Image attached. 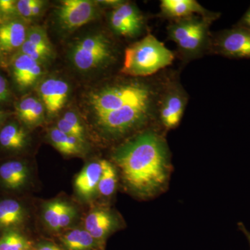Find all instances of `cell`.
<instances>
[{
  "label": "cell",
  "mask_w": 250,
  "mask_h": 250,
  "mask_svg": "<svg viewBox=\"0 0 250 250\" xmlns=\"http://www.w3.org/2000/svg\"><path fill=\"white\" fill-rule=\"evenodd\" d=\"M0 51H1V49H0Z\"/></svg>",
  "instance_id": "39"
},
{
  "label": "cell",
  "mask_w": 250,
  "mask_h": 250,
  "mask_svg": "<svg viewBox=\"0 0 250 250\" xmlns=\"http://www.w3.org/2000/svg\"><path fill=\"white\" fill-rule=\"evenodd\" d=\"M236 25L241 26L250 30V6Z\"/></svg>",
  "instance_id": "35"
},
{
  "label": "cell",
  "mask_w": 250,
  "mask_h": 250,
  "mask_svg": "<svg viewBox=\"0 0 250 250\" xmlns=\"http://www.w3.org/2000/svg\"><path fill=\"white\" fill-rule=\"evenodd\" d=\"M118 227V219L114 213L106 209L94 210L87 215L85 229L100 244Z\"/></svg>",
  "instance_id": "14"
},
{
  "label": "cell",
  "mask_w": 250,
  "mask_h": 250,
  "mask_svg": "<svg viewBox=\"0 0 250 250\" xmlns=\"http://www.w3.org/2000/svg\"><path fill=\"white\" fill-rule=\"evenodd\" d=\"M98 14L96 4L88 0H64L57 9L59 25L65 30H75L93 21Z\"/></svg>",
  "instance_id": "9"
},
{
  "label": "cell",
  "mask_w": 250,
  "mask_h": 250,
  "mask_svg": "<svg viewBox=\"0 0 250 250\" xmlns=\"http://www.w3.org/2000/svg\"><path fill=\"white\" fill-rule=\"evenodd\" d=\"M193 16L218 19L220 14L211 12L196 0H162L160 2L159 17L165 19H182Z\"/></svg>",
  "instance_id": "12"
},
{
  "label": "cell",
  "mask_w": 250,
  "mask_h": 250,
  "mask_svg": "<svg viewBox=\"0 0 250 250\" xmlns=\"http://www.w3.org/2000/svg\"><path fill=\"white\" fill-rule=\"evenodd\" d=\"M56 127L58 128L59 130L65 133V134L69 135V136H75V137L81 140L83 142H85V134H82L78 130L75 129L74 126H72L70 123H67L66 121H65L63 118H62V119L59 120Z\"/></svg>",
  "instance_id": "27"
},
{
  "label": "cell",
  "mask_w": 250,
  "mask_h": 250,
  "mask_svg": "<svg viewBox=\"0 0 250 250\" xmlns=\"http://www.w3.org/2000/svg\"><path fill=\"white\" fill-rule=\"evenodd\" d=\"M103 172L99 182L98 190L104 197H110L116 190L118 177L113 164L106 160H100Z\"/></svg>",
  "instance_id": "23"
},
{
  "label": "cell",
  "mask_w": 250,
  "mask_h": 250,
  "mask_svg": "<svg viewBox=\"0 0 250 250\" xmlns=\"http://www.w3.org/2000/svg\"><path fill=\"white\" fill-rule=\"evenodd\" d=\"M66 203L60 200H54L46 204L43 212L44 220L52 231L61 230V218Z\"/></svg>",
  "instance_id": "24"
},
{
  "label": "cell",
  "mask_w": 250,
  "mask_h": 250,
  "mask_svg": "<svg viewBox=\"0 0 250 250\" xmlns=\"http://www.w3.org/2000/svg\"><path fill=\"white\" fill-rule=\"evenodd\" d=\"M32 241L23 231L9 230L0 236V250L34 249Z\"/></svg>",
  "instance_id": "22"
},
{
  "label": "cell",
  "mask_w": 250,
  "mask_h": 250,
  "mask_svg": "<svg viewBox=\"0 0 250 250\" xmlns=\"http://www.w3.org/2000/svg\"><path fill=\"white\" fill-rule=\"evenodd\" d=\"M29 219L25 202L18 197H0V236L9 230L24 231Z\"/></svg>",
  "instance_id": "11"
},
{
  "label": "cell",
  "mask_w": 250,
  "mask_h": 250,
  "mask_svg": "<svg viewBox=\"0 0 250 250\" xmlns=\"http://www.w3.org/2000/svg\"><path fill=\"white\" fill-rule=\"evenodd\" d=\"M49 139L56 149L65 155H80L84 151V143L75 136H69L58 128L49 131Z\"/></svg>",
  "instance_id": "20"
},
{
  "label": "cell",
  "mask_w": 250,
  "mask_h": 250,
  "mask_svg": "<svg viewBox=\"0 0 250 250\" xmlns=\"http://www.w3.org/2000/svg\"><path fill=\"white\" fill-rule=\"evenodd\" d=\"M109 23L116 34L131 39L143 32L145 18L137 6L131 3L122 1L112 9Z\"/></svg>",
  "instance_id": "10"
},
{
  "label": "cell",
  "mask_w": 250,
  "mask_h": 250,
  "mask_svg": "<svg viewBox=\"0 0 250 250\" xmlns=\"http://www.w3.org/2000/svg\"><path fill=\"white\" fill-rule=\"evenodd\" d=\"M174 58L173 52L148 34L125 49L121 72L135 78H147L170 66Z\"/></svg>",
  "instance_id": "3"
},
{
  "label": "cell",
  "mask_w": 250,
  "mask_h": 250,
  "mask_svg": "<svg viewBox=\"0 0 250 250\" xmlns=\"http://www.w3.org/2000/svg\"><path fill=\"white\" fill-rule=\"evenodd\" d=\"M65 250H95L100 244L85 229H75L60 238Z\"/></svg>",
  "instance_id": "21"
},
{
  "label": "cell",
  "mask_w": 250,
  "mask_h": 250,
  "mask_svg": "<svg viewBox=\"0 0 250 250\" xmlns=\"http://www.w3.org/2000/svg\"><path fill=\"white\" fill-rule=\"evenodd\" d=\"M70 87L61 79L49 78L39 86V96L47 114L53 116L62 109L68 98Z\"/></svg>",
  "instance_id": "13"
},
{
  "label": "cell",
  "mask_w": 250,
  "mask_h": 250,
  "mask_svg": "<svg viewBox=\"0 0 250 250\" xmlns=\"http://www.w3.org/2000/svg\"><path fill=\"white\" fill-rule=\"evenodd\" d=\"M27 29L22 22L10 21L0 26V49L12 52L22 47L27 39Z\"/></svg>",
  "instance_id": "18"
},
{
  "label": "cell",
  "mask_w": 250,
  "mask_h": 250,
  "mask_svg": "<svg viewBox=\"0 0 250 250\" xmlns=\"http://www.w3.org/2000/svg\"><path fill=\"white\" fill-rule=\"evenodd\" d=\"M114 53L109 38L97 33L77 41L72 47L70 58L77 69L88 72L109 64L114 59Z\"/></svg>",
  "instance_id": "5"
},
{
  "label": "cell",
  "mask_w": 250,
  "mask_h": 250,
  "mask_svg": "<svg viewBox=\"0 0 250 250\" xmlns=\"http://www.w3.org/2000/svg\"><path fill=\"white\" fill-rule=\"evenodd\" d=\"M9 97V88L7 81L0 75V102L6 101Z\"/></svg>",
  "instance_id": "32"
},
{
  "label": "cell",
  "mask_w": 250,
  "mask_h": 250,
  "mask_svg": "<svg viewBox=\"0 0 250 250\" xmlns=\"http://www.w3.org/2000/svg\"><path fill=\"white\" fill-rule=\"evenodd\" d=\"M12 71L18 86L21 89H27L42 76V68L40 62L20 53L13 60Z\"/></svg>",
  "instance_id": "15"
},
{
  "label": "cell",
  "mask_w": 250,
  "mask_h": 250,
  "mask_svg": "<svg viewBox=\"0 0 250 250\" xmlns=\"http://www.w3.org/2000/svg\"><path fill=\"white\" fill-rule=\"evenodd\" d=\"M62 118H63L65 121H66L67 123H70V124L72 126H74L75 129L78 130L79 131H80L81 133L85 134L84 129H83V125H82V123H81L80 118H79L78 116H77L75 112H66V113L64 114Z\"/></svg>",
  "instance_id": "29"
},
{
  "label": "cell",
  "mask_w": 250,
  "mask_h": 250,
  "mask_svg": "<svg viewBox=\"0 0 250 250\" xmlns=\"http://www.w3.org/2000/svg\"><path fill=\"white\" fill-rule=\"evenodd\" d=\"M30 168L25 160L18 158L0 162V190L3 195L18 197L27 188L30 179Z\"/></svg>",
  "instance_id": "8"
},
{
  "label": "cell",
  "mask_w": 250,
  "mask_h": 250,
  "mask_svg": "<svg viewBox=\"0 0 250 250\" xmlns=\"http://www.w3.org/2000/svg\"><path fill=\"white\" fill-rule=\"evenodd\" d=\"M44 2L42 1L39 0H31V12H32V17H36L40 15L42 7H43Z\"/></svg>",
  "instance_id": "33"
},
{
  "label": "cell",
  "mask_w": 250,
  "mask_h": 250,
  "mask_svg": "<svg viewBox=\"0 0 250 250\" xmlns=\"http://www.w3.org/2000/svg\"><path fill=\"white\" fill-rule=\"evenodd\" d=\"M29 134L24 126L12 121L0 128V149L9 154H17L27 147Z\"/></svg>",
  "instance_id": "16"
},
{
  "label": "cell",
  "mask_w": 250,
  "mask_h": 250,
  "mask_svg": "<svg viewBox=\"0 0 250 250\" xmlns=\"http://www.w3.org/2000/svg\"><path fill=\"white\" fill-rule=\"evenodd\" d=\"M17 11V1L14 0H0V13L3 14H14Z\"/></svg>",
  "instance_id": "31"
},
{
  "label": "cell",
  "mask_w": 250,
  "mask_h": 250,
  "mask_svg": "<svg viewBox=\"0 0 250 250\" xmlns=\"http://www.w3.org/2000/svg\"><path fill=\"white\" fill-rule=\"evenodd\" d=\"M17 12L25 18H33L31 12V0L17 1Z\"/></svg>",
  "instance_id": "30"
},
{
  "label": "cell",
  "mask_w": 250,
  "mask_h": 250,
  "mask_svg": "<svg viewBox=\"0 0 250 250\" xmlns=\"http://www.w3.org/2000/svg\"><path fill=\"white\" fill-rule=\"evenodd\" d=\"M214 18L193 16L170 21L167 27V39L177 46L179 57L185 62L203 57L210 52Z\"/></svg>",
  "instance_id": "4"
},
{
  "label": "cell",
  "mask_w": 250,
  "mask_h": 250,
  "mask_svg": "<svg viewBox=\"0 0 250 250\" xmlns=\"http://www.w3.org/2000/svg\"><path fill=\"white\" fill-rule=\"evenodd\" d=\"M34 250H63L51 242H42L34 247Z\"/></svg>",
  "instance_id": "34"
},
{
  "label": "cell",
  "mask_w": 250,
  "mask_h": 250,
  "mask_svg": "<svg viewBox=\"0 0 250 250\" xmlns=\"http://www.w3.org/2000/svg\"><path fill=\"white\" fill-rule=\"evenodd\" d=\"M210 52L229 59H250V30L235 25L211 36Z\"/></svg>",
  "instance_id": "7"
},
{
  "label": "cell",
  "mask_w": 250,
  "mask_h": 250,
  "mask_svg": "<svg viewBox=\"0 0 250 250\" xmlns=\"http://www.w3.org/2000/svg\"><path fill=\"white\" fill-rule=\"evenodd\" d=\"M164 78H135L108 84L90 95V106L105 134L118 137L157 119Z\"/></svg>",
  "instance_id": "1"
},
{
  "label": "cell",
  "mask_w": 250,
  "mask_h": 250,
  "mask_svg": "<svg viewBox=\"0 0 250 250\" xmlns=\"http://www.w3.org/2000/svg\"><path fill=\"white\" fill-rule=\"evenodd\" d=\"M103 168L100 161L87 164L75 179V185L77 193L85 200H88L98 190Z\"/></svg>",
  "instance_id": "17"
},
{
  "label": "cell",
  "mask_w": 250,
  "mask_h": 250,
  "mask_svg": "<svg viewBox=\"0 0 250 250\" xmlns=\"http://www.w3.org/2000/svg\"><path fill=\"white\" fill-rule=\"evenodd\" d=\"M6 118V113L4 112L0 111V128L4 125V122Z\"/></svg>",
  "instance_id": "37"
},
{
  "label": "cell",
  "mask_w": 250,
  "mask_h": 250,
  "mask_svg": "<svg viewBox=\"0 0 250 250\" xmlns=\"http://www.w3.org/2000/svg\"><path fill=\"white\" fill-rule=\"evenodd\" d=\"M34 250V249H27V250Z\"/></svg>",
  "instance_id": "38"
},
{
  "label": "cell",
  "mask_w": 250,
  "mask_h": 250,
  "mask_svg": "<svg viewBox=\"0 0 250 250\" xmlns=\"http://www.w3.org/2000/svg\"><path fill=\"white\" fill-rule=\"evenodd\" d=\"M45 106L35 97H27L18 103L16 112L20 121L29 127L40 124L44 118Z\"/></svg>",
  "instance_id": "19"
},
{
  "label": "cell",
  "mask_w": 250,
  "mask_h": 250,
  "mask_svg": "<svg viewBox=\"0 0 250 250\" xmlns=\"http://www.w3.org/2000/svg\"><path fill=\"white\" fill-rule=\"evenodd\" d=\"M113 159L125 185L138 196H154L167 186L170 152L166 140L154 130H146L122 145L115 151Z\"/></svg>",
  "instance_id": "2"
},
{
  "label": "cell",
  "mask_w": 250,
  "mask_h": 250,
  "mask_svg": "<svg viewBox=\"0 0 250 250\" xmlns=\"http://www.w3.org/2000/svg\"><path fill=\"white\" fill-rule=\"evenodd\" d=\"M238 228H239V229L241 230L242 232L244 233L245 235H246V238H248V242H249L250 246V232L249 231H248V229H247L246 227H245V225H243L242 223H239L238 224Z\"/></svg>",
  "instance_id": "36"
},
{
  "label": "cell",
  "mask_w": 250,
  "mask_h": 250,
  "mask_svg": "<svg viewBox=\"0 0 250 250\" xmlns=\"http://www.w3.org/2000/svg\"><path fill=\"white\" fill-rule=\"evenodd\" d=\"M188 95L177 77H164L157 106V119L166 130L175 129L183 118Z\"/></svg>",
  "instance_id": "6"
},
{
  "label": "cell",
  "mask_w": 250,
  "mask_h": 250,
  "mask_svg": "<svg viewBox=\"0 0 250 250\" xmlns=\"http://www.w3.org/2000/svg\"><path fill=\"white\" fill-rule=\"evenodd\" d=\"M76 210L74 208L73 206L70 204L66 203L63 211H62V218H61L60 228L62 229L66 228L73 221L76 216Z\"/></svg>",
  "instance_id": "28"
},
{
  "label": "cell",
  "mask_w": 250,
  "mask_h": 250,
  "mask_svg": "<svg viewBox=\"0 0 250 250\" xmlns=\"http://www.w3.org/2000/svg\"><path fill=\"white\" fill-rule=\"evenodd\" d=\"M21 53L25 54L37 62H43L52 56V48L39 46L26 41L21 47Z\"/></svg>",
  "instance_id": "25"
},
{
  "label": "cell",
  "mask_w": 250,
  "mask_h": 250,
  "mask_svg": "<svg viewBox=\"0 0 250 250\" xmlns=\"http://www.w3.org/2000/svg\"><path fill=\"white\" fill-rule=\"evenodd\" d=\"M31 43L43 47L52 48L47 32L43 27L34 26L27 29V39Z\"/></svg>",
  "instance_id": "26"
}]
</instances>
